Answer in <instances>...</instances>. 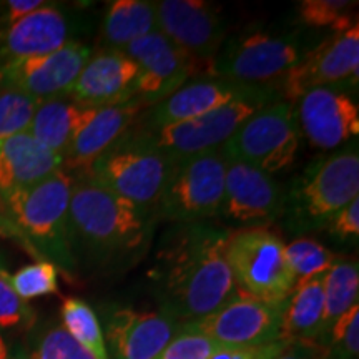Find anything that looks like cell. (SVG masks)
<instances>
[{"mask_svg": "<svg viewBox=\"0 0 359 359\" xmlns=\"http://www.w3.org/2000/svg\"><path fill=\"white\" fill-rule=\"evenodd\" d=\"M0 359H8L7 346H6V343L2 341V338H0Z\"/></svg>", "mask_w": 359, "mask_h": 359, "instance_id": "obj_41", "label": "cell"}, {"mask_svg": "<svg viewBox=\"0 0 359 359\" xmlns=\"http://www.w3.org/2000/svg\"><path fill=\"white\" fill-rule=\"evenodd\" d=\"M257 87L230 80H215V82H195L182 87L172 95L156 103L151 111L150 123L154 128L185 122L195 116L205 115L218 107L226 105L236 98L248 95Z\"/></svg>", "mask_w": 359, "mask_h": 359, "instance_id": "obj_23", "label": "cell"}, {"mask_svg": "<svg viewBox=\"0 0 359 359\" xmlns=\"http://www.w3.org/2000/svg\"><path fill=\"white\" fill-rule=\"evenodd\" d=\"M90 57L88 45L70 40L47 55L0 64V83L19 88L39 102L67 97Z\"/></svg>", "mask_w": 359, "mask_h": 359, "instance_id": "obj_13", "label": "cell"}, {"mask_svg": "<svg viewBox=\"0 0 359 359\" xmlns=\"http://www.w3.org/2000/svg\"><path fill=\"white\" fill-rule=\"evenodd\" d=\"M285 304H271L238 291L217 311L182 327L203 334L224 348L264 346L280 341Z\"/></svg>", "mask_w": 359, "mask_h": 359, "instance_id": "obj_9", "label": "cell"}, {"mask_svg": "<svg viewBox=\"0 0 359 359\" xmlns=\"http://www.w3.org/2000/svg\"><path fill=\"white\" fill-rule=\"evenodd\" d=\"M158 30L155 2L145 0H115L103 20V35L114 47H122Z\"/></svg>", "mask_w": 359, "mask_h": 359, "instance_id": "obj_26", "label": "cell"}, {"mask_svg": "<svg viewBox=\"0 0 359 359\" xmlns=\"http://www.w3.org/2000/svg\"><path fill=\"white\" fill-rule=\"evenodd\" d=\"M43 6H47L43 0H8L6 17L2 20L11 27Z\"/></svg>", "mask_w": 359, "mask_h": 359, "instance_id": "obj_39", "label": "cell"}, {"mask_svg": "<svg viewBox=\"0 0 359 359\" xmlns=\"http://www.w3.org/2000/svg\"><path fill=\"white\" fill-rule=\"evenodd\" d=\"M72 185L74 177L62 167L35 185L2 200L17 226L45 253L62 263L70 262Z\"/></svg>", "mask_w": 359, "mask_h": 359, "instance_id": "obj_3", "label": "cell"}, {"mask_svg": "<svg viewBox=\"0 0 359 359\" xmlns=\"http://www.w3.org/2000/svg\"><path fill=\"white\" fill-rule=\"evenodd\" d=\"M175 161L151 140H118L83 177L145 210L160 200Z\"/></svg>", "mask_w": 359, "mask_h": 359, "instance_id": "obj_4", "label": "cell"}, {"mask_svg": "<svg viewBox=\"0 0 359 359\" xmlns=\"http://www.w3.org/2000/svg\"><path fill=\"white\" fill-rule=\"evenodd\" d=\"M97 109H85L69 97H57L39 103L29 133L52 154L64 160L75 135L92 118Z\"/></svg>", "mask_w": 359, "mask_h": 359, "instance_id": "obj_24", "label": "cell"}, {"mask_svg": "<svg viewBox=\"0 0 359 359\" xmlns=\"http://www.w3.org/2000/svg\"><path fill=\"white\" fill-rule=\"evenodd\" d=\"M323 278L325 275L296 281L283 306L280 333V341L283 343H304L323 334Z\"/></svg>", "mask_w": 359, "mask_h": 359, "instance_id": "obj_25", "label": "cell"}, {"mask_svg": "<svg viewBox=\"0 0 359 359\" xmlns=\"http://www.w3.org/2000/svg\"><path fill=\"white\" fill-rule=\"evenodd\" d=\"M0 268H2V266H0Z\"/></svg>", "mask_w": 359, "mask_h": 359, "instance_id": "obj_43", "label": "cell"}, {"mask_svg": "<svg viewBox=\"0 0 359 359\" xmlns=\"http://www.w3.org/2000/svg\"><path fill=\"white\" fill-rule=\"evenodd\" d=\"M275 359H304L303 356H299V353H293V351H286V346L283 351L278 354Z\"/></svg>", "mask_w": 359, "mask_h": 359, "instance_id": "obj_40", "label": "cell"}, {"mask_svg": "<svg viewBox=\"0 0 359 359\" xmlns=\"http://www.w3.org/2000/svg\"><path fill=\"white\" fill-rule=\"evenodd\" d=\"M161 253L167 313L180 325L201 320L238 294L226 262L230 235L200 223L178 231Z\"/></svg>", "mask_w": 359, "mask_h": 359, "instance_id": "obj_1", "label": "cell"}, {"mask_svg": "<svg viewBox=\"0 0 359 359\" xmlns=\"http://www.w3.org/2000/svg\"><path fill=\"white\" fill-rule=\"evenodd\" d=\"M148 107L140 98L118 105L97 109L92 118L80 128L64 156V168L82 170L85 173L98 156L114 147L135 122L138 114Z\"/></svg>", "mask_w": 359, "mask_h": 359, "instance_id": "obj_20", "label": "cell"}, {"mask_svg": "<svg viewBox=\"0 0 359 359\" xmlns=\"http://www.w3.org/2000/svg\"><path fill=\"white\" fill-rule=\"evenodd\" d=\"M8 273L0 268V327H15L30 325L34 321V311L24 299L13 291Z\"/></svg>", "mask_w": 359, "mask_h": 359, "instance_id": "obj_36", "label": "cell"}, {"mask_svg": "<svg viewBox=\"0 0 359 359\" xmlns=\"http://www.w3.org/2000/svg\"><path fill=\"white\" fill-rule=\"evenodd\" d=\"M296 114L309 143L321 150L339 147L359 133L358 103L333 88H314L304 93Z\"/></svg>", "mask_w": 359, "mask_h": 359, "instance_id": "obj_17", "label": "cell"}, {"mask_svg": "<svg viewBox=\"0 0 359 359\" xmlns=\"http://www.w3.org/2000/svg\"><path fill=\"white\" fill-rule=\"evenodd\" d=\"M62 323L64 330L80 346L93 354L95 359H109L105 338L95 311L79 298H67L62 304Z\"/></svg>", "mask_w": 359, "mask_h": 359, "instance_id": "obj_28", "label": "cell"}, {"mask_svg": "<svg viewBox=\"0 0 359 359\" xmlns=\"http://www.w3.org/2000/svg\"><path fill=\"white\" fill-rule=\"evenodd\" d=\"M358 2L348 0H302L298 4V13L303 24L318 29H331L334 34L344 32L358 24Z\"/></svg>", "mask_w": 359, "mask_h": 359, "instance_id": "obj_29", "label": "cell"}, {"mask_svg": "<svg viewBox=\"0 0 359 359\" xmlns=\"http://www.w3.org/2000/svg\"><path fill=\"white\" fill-rule=\"evenodd\" d=\"M281 191L271 175L228 161L219 213L236 223H259L280 208Z\"/></svg>", "mask_w": 359, "mask_h": 359, "instance_id": "obj_19", "label": "cell"}, {"mask_svg": "<svg viewBox=\"0 0 359 359\" xmlns=\"http://www.w3.org/2000/svg\"><path fill=\"white\" fill-rule=\"evenodd\" d=\"M331 346L339 358H356L359 353V304L341 314L327 331Z\"/></svg>", "mask_w": 359, "mask_h": 359, "instance_id": "obj_35", "label": "cell"}, {"mask_svg": "<svg viewBox=\"0 0 359 359\" xmlns=\"http://www.w3.org/2000/svg\"><path fill=\"white\" fill-rule=\"evenodd\" d=\"M331 233L341 240L356 238L359 235V198L353 200L338 213H334L330 219Z\"/></svg>", "mask_w": 359, "mask_h": 359, "instance_id": "obj_37", "label": "cell"}, {"mask_svg": "<svg viewBox=\"0 0 359 359\" xmlns=\"http://www.w3.org/2000/svg\"><path fill=\"white\" fill-rule=\"evenodd\" d=\"M304 50L293 37L266 32L241 35L212 62L210 75L236 83H258L283 77Z\"/></svg>", "mask_w": 359, "mask_h": 359, "instance_id": "obj_10", "label": "cell"}, {"mask_svg": "<svg viewBox=\"0 0 359 359\" xmlns=\"http://www.w3.org/2000/svg\"><path fill=\"white\" fill-rule=\"evenodd\" d=\"M70 236L102 251L135 248L145 235L143 208L87 177L74 178L69 206Z\"/></svg>", "mask_w": 359, "mask_h": 359, "instance_id": "obj_2", "label": "cell"}, {"mask_svg": "<svg viewBox=\"0 0 359 359\" xmlns=\"http://www.w3.org/2000/svg\"><path fill=\"white\" fill-rule=\"evenodd\" d=\"M269 98L271 95L268 92L255 88L248 95L236 98L208 114L158 128L155 140L151 142L175 160L217 150L230 140L250 116L271 103Z\"/></svg>", "mask_w": 359, "mask_h": 359, "instance_id": "obj_8", "label": "cell"}, {"mask_svg": "<svg viewBox=\"0 0 359 359\" xmlns=\"http://www.w3.org/2000/svg\"><path fill=\"white\" fill-rule=\"evenodd\" d=\"M325 314L323 333H327L341 314L358 304L359 268L356 259H339L325 273L323 278Z\"/></svg>", "mask_w": 359, "mask_h": 359, "instance_id": "obj_27", "label": "cell"}, {"mask_svg": "<svg viewBox=\"0 0 359 359\" xmlns=\"http://www.w3.org/2000/svg\"><path fill=\"white\" fill-rule=\"evenodd\" d=\"M298 196L309 218L330 219L359 198V155L341 151L320 161L303 178Z\"/></svg>", "mask_w": 359, "mask_h": 359, "instance_id": "obj_15", "label": "cell"}, {"mask_svg": "<svg viewBox=\"0 0 359 359\" xmlns=\"http://www.w3.org/2000/svg\"><path fill=\"white\" fill-rule=\"evenodd\" d=\"M30 356L32 359H95L62 326H53L45 331L37 349Z\"/></svg>", "mask_w": 359, "mask_h": 359, "instance_id": "obj_34", "label": "cell"}, {"mask_svg": "<svg viewBox=\"0 0 359 359\" xmlns=\"http://www.w3.org/2000/svg\"><path fill=\"white\" fill-rule=\"evenodd\" d=\"M285 251L296 281L325 275L338 262L334 253L313 238H296L285 245Z\"/></svg>", "mask_w": 359, "mask_h": 359, "instance_id": "obj_30", "label": "cell"}, {"mask_svg": "<svg viewBox=\"0 0 359 359\" xmlns=\"http://www.w3.org/2000/svg\"><path fill=\"white\" fill-rule=\"evenodd\" d=\"M359 24L331 37L303 53L298 64L283 75L285 100L294 103L314 88H326L343 80H358Z\"/></svg>", "mask_w": 359, "mask_h": 359, "instance_id": "obj_12", "label": "cell"}, {"mask_svg": "<svg viewBox=\"0 0 359 359\" xmlns=\"http://www.w3.org/2000/svg\"><path fill=\"white\" fill-rule=\"evenodd\" d=\"M138 65L120 48L90 57L69 92L72 102L85 109H103L135 98Z\"/></svg>", "mask_w": 359, "mask_h": 359, "instance_id": "obj_16", "label": "cell"}, {"mask_svg": "<svg viewBox=\"0 0 359 359\" xmlns=\"http://www.w3.org/2000/svg\"><path fill=\"white\" fill-rule=\"evenodd\" d=\"M224 346L203 334L182 327L155 359H208Z\"/></svg>", "mask_w": 359, "mask_h": 359, "instance_id": "obj_33", "label": "cell"}, {"mask_svg": "<svg viewBox=\"0 0 359 359\" xmlns=\"http://www.w3.org/2000/svg\"><path fill=\"white\" fill-rule=\"evenodd\" d=\"M226 262L238 288L262 302L285 304L296 285L285 243L268 228L255 226L230 235Z\"/></svg>", "mask_w": 359, "mask_h": 359, "instance_id": "obj_6", "label": "cell"}, {"mask_svg": "<svg viewBox=\"0 0 359 359\" xmlns=\"http://www.w3.org/2000/svg\"><path fill=\"white\" fill-rule=\"evenodd\" d=\"M182 325L167 313L118 309L107 326L115 359H155L180 333Z\"/></svg>", "mask_w": 359, "mask_h": 359, "instance_id": "obj_18", "label": "cell"}, {"mask_svg": "<svg viewBox=\"0 0 359 359\" xmlns=\"http://www.w3.org/2000/svg\"><path fill=\"white\" fill-rule=\"evenodd\" d=\"M64 167V160L29 132L0 142V198L24 190Z\"/></svg>", "mask_w": 359, "mask_h": 359, "instance_id": "obj_22", "label": "cell"}, {"mask_svg": "<svg viewBox=\"0 0 359 359\" xmlns=\"http://www.w3.org/2000/svg\"><path fill=\"white\" fill-rule=\"evenodd\" d=\"M11 359H32V356H29V354H25V353H19V354H15V356H12Z\"/></svg>", "mask_w": 359, "mask_h": 359, "instance_id": "obj_42", "label": "cell"}, {"mask_svg": "<svg viewBox=\"0 0 359 359\" xmlns=\"http://www.w3.org/2000/svg\"><path fill=\"white\" fill-rule=\"evenodd\" d=\"M70 42V24L65 13L43 6L11 25L0 43V58L6 62L47 55Z\"/></svg>", "mask_w": 359, "mask_h": 359, "instance_id": "obj_21", "label": "cell"}, {"mask_svg": "<svg viewBox=\"0 0 359 359\" xmlns=\"http://www.w3.org/2000/svg\"><path fill=\"white\" fill-rule=\"evenodd\" d=\"M299 148V125L294 103H268L250 116L235 135L219 147L224 158L245 163L268 175L290 168Z\"/></svg>", "mask_w": 359, "mask_h": 359, "instance_id": "obj_5", "label": "cell"}, {"mask_svg": "<svg viewBox=\"0 0 359 359\" xmlns=\"http://www.w3.org/2000/svg\"><path fill=\"white\" fill-rule=\"evenodd\" d=\"M155 12L158 32L212 69L224 37L219 8L205 0H161L155 2Z\"/></svg>", "mask_w": 359, "mask_h": 359, "instance_id": "obj_14", "label": "cell"}, {"mask_svg": "<svg viewBox=\"0 0 359 359\" xmlns=\"http://www.w3.org/2000/svg\"><path fill=\"white\" fill-rule=\"evenodd\" d=\"M8 280L17 296L25 303L58 291L57 268L50 262H39L20 268L8 276Z\"/></svg>", "mask_w": 359, "mask_h": 359, "instance_id": "obj_32", "label": "cell"}, {"mask_svg": "<svg viewBox=\"0 0 359 359\" xmlns=\"http://www.w3.org/2000/svg\"><path fill=\"white\" fill-rule=\"evenodd\" d=\"M123 52L138 65L135 98L147 105L165 100L182 88L191 75L210 72V65L188 55L158 30L128 43Z\"/></svg>", "mask_w": 359, "mask_h": 359, "instance_id": "obj_11", "label": "cell"}, {"mask_svg": "<svg viewBox=\"0 0 359 359\" xmlns=\"http://www.w3.org/2000/svg\"><path fill=\"white\" fill-rule=\"evenodd\" d=\"M39 100L19 88H0V142L29 132Z\"/></svg>", "mask_w": 359, "mask_h": 359, "instance_id": "obj_31", "label": "cell"}, {"mask_svg": "<svg viewBox=\"0 0 359 359\" xmlns=\"http://www.w3.org/2000/svg\"><path fill=\"white\" fill-rule=\"evenodd\" d=\"M285 346L286 343L276 341V343L264 344V346L222 348L208 359H275L285 349Z\"/></svg>", "mask_w": 359, "mask_h": 359, "instance_id": "obj_38", "label": "cell"}, {"mask_svg": "<svg viewBox=\"0 0 359 359\" xmlns=\"http://www.w3.org/2000/svg\"><path fill=\"white\" fill-rule=\"evenodd\" d=\"M226 165L228 160L219 148L178 158L156 201L161 217L195 223L219 213Z\"/></svg>", "mask_w": 359, "mask_h": 359, "instance_id": "obj_7", "label": "cell"}]
</instances>
